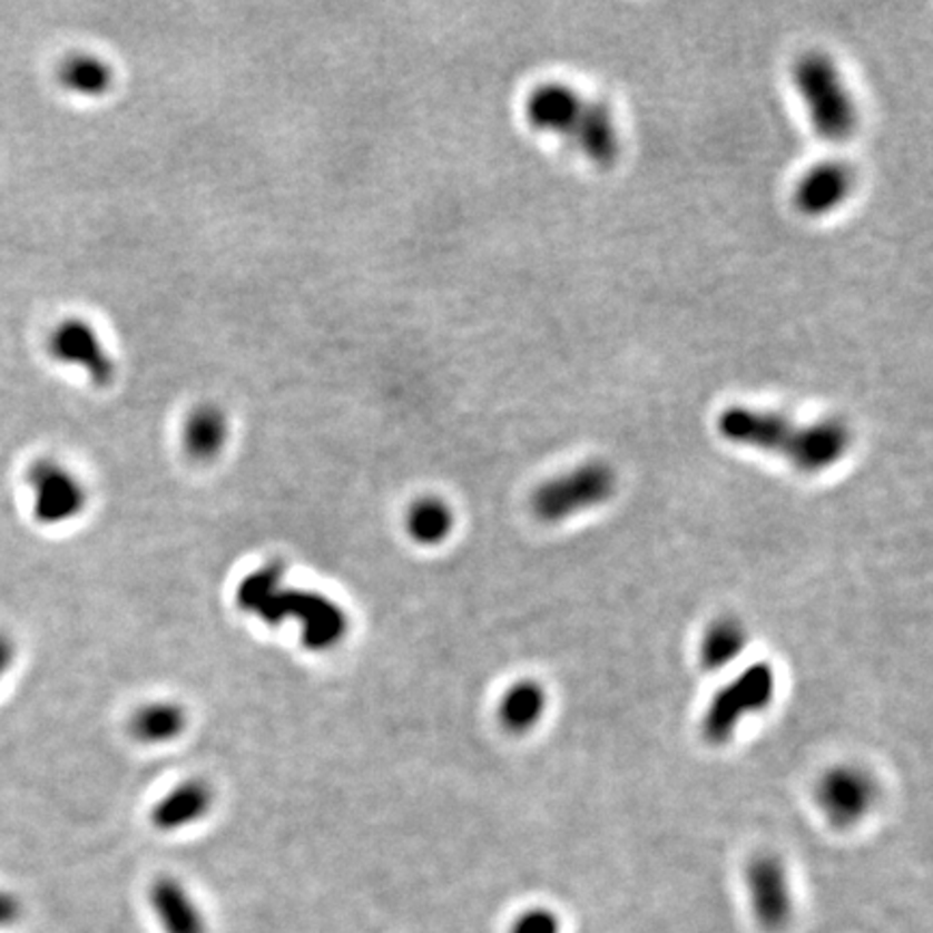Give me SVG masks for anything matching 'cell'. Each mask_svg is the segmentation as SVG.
Wrapping results in <instances>:
<instances>
[{"label": "cell", "instance_id": "18", "mask_svg": "<svg viewBox=\"0 0 933 933\" xmlns=\"http://www.w3.org/2000/svg\"><path fill=\"white\" fill-rule=\"evenodd\" d=\"M188 716L184 707L169 700L147 703L130 718V733L145 746H163L176 742L186 730Z\"/></svg>", "mask_w": 933, "mask_h": 933}, {"label": "cell", "instance_id": "1", "mask_svg": "<svg viewBox=\"0 0 933 933\" xmlns=\"http://www.w3.org/2000/svg\"><path fill=\"white\" fill-rule=\"evenodd\" d=\"M718 431L735 445L783 456L804 473L826 471L852 448V432L838 420L797 424L780 413L748 406L726 409L719 415Z\"/></svg>", "mask_w": 933, "mask_h": 933}, {"label": "cell", "instance_id": "9", "mask_svg": "<svg viewBox=\"0 0 933 933\" xmlns=\"http://www.w3.org/2000/svg\"><path fill=\"white\" fill-rule=\"evenodd\" d=\"M875 778L858 765H836L817 783L815 797L827 822L836 827L861 824L877 802Z\"/></svg>", "mask_w": 933, "mask_h": 933}, {"label": "cell", "instance_id": "19", "mask_svg": "<svg viewBox=\"0 0 933 933\" xmlns=\"http://www.w3.org/2000/svg\"><path fill=\"white\" fill-rule=\"evenodd\" d=\"M454 510L441 498H420L409 505L404 517V528L409 539L422 547H436L450 539L454 532Z\"/></svg>", "mask_w": 933, "mask_h": 933}, {"label": "cell", "instance_id": "14", "mask_svg": "<svg viewBox=\"0 0 933 933\" xmlns=\"http://www.w3.org/2000/svg\"><path fill=\"white\" fill-rule=\"evenodd\" d=\"M149 905L165 933H206L199 905L174 877H158L151 884Z\"/></svg>", "mask_w": 933, "mask_h": 933}, {"label": "cell", "instance_id": "5", "mask_svg": "<svg viewBox=\"0 0 933 933\" xmlns=\"http://www.w3.org/2000/svg\"><path fill=\"white\" fill-rule=\"evenodd\" d=\"M618 487L616 471L603 461H588L549 478L532 493V512L542 523H564L586 510L610 502Z\"/></svg>", "mask_w": 933, "mask_h": 933}, {"label": "cell", "instance_id": "16", "mask_svg": "<svg viewBox=\"0 0 933 933\" xmlns=\"http://www.w3.org/2000/svg\"><path fill=\"white\" fill-rule=\"evenodd\" d=\"M547 714V691L539 681L523 679L512 682L500 700L498 718L503 730L512 735H528Z\"/></svg>", "mask_w": 933, "mask_h": 933}, {"label": "cell", "instance_id": "6", "mask_svg": "<svg viewBox=\"0 0 933 933\" xmlns=\"http://www.w3.org/2000/svg\"><path fill=\"white\" fill-rule=\"evenodd\" d=\"M776 682V672L769 664H753L726 682L711 698L700 721L705 742L711 746L728 744L744 719L763 714L774 703Z\"/></svg>", "mask_w": 933, "mask_h": 933}, {"label": "cell", "instance_id": "10", "mask_svg": "<svg viewBox=\"0 0 933 933\" xmlns=\"http://www.w3.org/2000/svg\"><path fill=\"white\" fill-rule=\"evenodd\" d=\"M746 884L756 923L765 932L785 930L793 914V895L785 862L774 854L756 856L746 871Z\"/></svg>", "mask_w": 933, "mask_h": 933}, {"label": "cell", "instance_id": "17", "mask_svg": "<svg viewBox=\"0 0 933 933\" xmlns=\"http://www.w3.org/2000/svg\"><path fill=\"white\" fill-rule=\"evenodd\" d=\"M750 636L739 618L721 616L716 618L703 634L700 640V666L709 672H718L733 666L748 648Z\"/></svg>", "mask_w": 933, "mask_h": 933}, {"label": "cell", "instance_id": "3", "mask_svg": "<svg viewBox=\"0 0 933 933\" xmlns=\"http://www.w3.org/2000/svg\"><path fill=\"white\" fill-rule=\"evenodd\" d=\"M793 82L808 108L815 130L829 144H847L858 128L856 102L838 68L819 52H808L793 66Z\"/></svg>", "mask_w": 933, "mask_h": 933}, {"label": "cell", "instance_id": "21", "mask_svg": "<svg viewBox=\"0 0 933 933\" xmlns=\"http://www.w3.org/2000/svg\"><path fill=\"white\" fill-rule=\"evenodd\" d=\"M22 914V905L20 901L13 897L11 893L0 891V927H9L13 925Z\"/></svg>", "mask_w": 933, "mask_h": 933}, {"label": "cell", "instance_id": "20", "mask_svg": "<svg viewBox=\"0 0 933 933\" xmlns=\"http://www.w3.org/2000/svg\"><path fill=\"white\" fill-rule=\"evenodd\" d=\"M510 933H560V921L547 907H530L512 921Z\"/></svg>", "mask_w": 933, "mask_h": 933}, {"label": "cell", "instance_id": "15", "mask_svg": "<svg viewBox=\"0 0 933 933\" xmlns=\"http://www.w3.org/2000/svg\"><path fill=\"white\" fill-rule=\"evenodd\" d=\"M115 68L94 52H72L57 68L59 87L80 100H102L115 87Z\"/></svg>", "mask_w": 933, "mask_h": 933}, {"label": "cell", "instance_id": "2", "mask_svg": "<svg viewBox=\"0 0 933 933\" xmlns=\"http://www.w3.org/2000/svg\"><path fill=\"white\" fill-rule=\"evenodd\" d=\"M528 121L542 132L558 135L577 145L595 165L610 167L618 158L620 141L610 110L586 100L571 87L547 82L526 100Z\"/></svg>", "mask_w": 933, "mask_h": 933}, {"label": "cell", "instance_id": "11", "mask_svg": "<svg viewBox=\"0 0 933 933\" xmlns=\"http://www.w3.org/2000/svg\"><path fill=\"white\" fill-rule=\"evenodd\" d=\"M856 184V174L841 160L813 167L795 188V206L806 216H824L847 202Z\"/></svg>", "mask_w": 933, "mask_h": 933}, {"label": "cell", "instance_id": "12", "mask_svg": "<svg viewBox=\"0 0 933 933\" xmlns=\"http://www.w3.org/2000/svg\"><path fill=\"white\" fill-rule=\"evenodd\" d=\"M232 434L229 415L213 402L195 406L181 424L184 452L197 463H213L227 448Z\"/></svg>", "mask_w": 933, "mask_h": 933}, {"label": "cell", "instance_id": "4", "mask_svg": "<svg viewBox=\"0 0 933 933\" xmlns=\"http://www.w3.org/2000/svg\"><path fill=\"white\" fill-rule=\"evenodd\" d=\"M252 613L266 625L296 620L301 625L303 645L314 652L331 650L348 636V613L340 603L314 590L289 588L284 581L275 586Z\"/></svg>", "mask_w": 933, "mask_h": 933}, {"label": "cell", "instance_id": "13", "mask_svg": "<svg viewBox=\"0 0 933 933\" xmlns=\"http://www.w3.org/2000/svg\"><path fill=\"white\" fill-rule=\"evenodd\" d=\"M215 804V790L204 780H186L169 790L151 811V824L160 832H178L202 822Z\"/></svg>", "mask_w": 933, "mask_h": 933}, {"label": "cell", "instance_id": "22", "mask_svg": "<svg viewBox=\"0 0 933 933\" xmlns=\"http://www.w3.org/2000/svg\"><path fill=\"white\" fill-rule=\"evenodd\" d=\"M16 659V647L9 636L0 634V679L7 675V670L13 666Z\"/></svg>", "mask_w": 933, "mask_h": 933}, {"label": "cell", "instance_id": "8", "mask_svg": "<svg viewBox=\"0 0 933 933\" xmlns=\"http://www.w3.org/2000/svg\"><path fill=\"white\" fill-rule=\"evenodd\" d=\"M33 517L41 526H63L80 517L89 503L85 482L57 459H39L27 471Z\"/></svg>", "mask_w": 933, "mask_h": 933}, {"label": "cell", "instance_id": "7", "mask_svg": "<svg viewBox=\"0 0 933 933\" xmlns=\"http://www.w3.org/2000/svg\"><path fill=\"white\" fill-rule=\"evenodd\" d=\"M46 353L55 363L82 372L96 387H108L117 376V361L100 331L78 316L63 318L50 328Z\"/></svg>", "mask_w": 933, "mask_h": 933}]
</instances>
